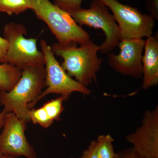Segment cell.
Returning a JSON list of instances; mask_svg holds the SVG:
<instances>
[{
  "label": "cell",
  "instance_id": "6da1fadb",
  "mask_svg": "<svg viewBox=\"0 0 158 158\" xmlns=\"http://www.w3.org/2000/svg\"><path fill=\"white\" fill-rule=\"evenodd\" d=\"M51 48L54 54L63 59L61 66L71 77L86 88L97 81V74L103 61L98 54L100 45L90 40L79 46L75 42L56 43Z\"/></svg>",
  "mask_w": 158,
  "mask_h": 158
},
{
  "label": "cell",
  "instance_id": "7a4b0ae2",
  "mask_svg": "<svg viewBox=\"0 0 158 158\" xmlns=\"http://www.w3.org/2000/svg\"><path fill=\"white\" fill-rule=\"evenodd\" d=\"M45 66H29L22 69L18 81L9 91H0V105L27 123L30 122L28 105L42 93L46 86Z\"/></svg>",
  "mask_w": 158,
  "mask_h": 158
},
{
  "label": "cell",
  "instance_id": "3957f363",
  "mask_svg": "<svg viewBox=\"0 0 158 158\" xmlns=\"http://www.w3.org/2000/svg\"><path fill=\"white\" fill-rule=\"evenodd\" d=\"M31 1L32 10L37 18L47 25L59 43L75 42L81 45L90 40L89 34L75 21L67 11L49 0Z\"/></svg>",
  "mask_w": 158,
  "mask_h": 158
},
{
  "label": "cell",
  "instance_id": "277c9868",
  "mask_svg": "<svg viewBox=\"0 0 158 158\" xmlns=\"http://www.w3.org/2000/svg\"><path fill=\"white\" fill-rule=\"evenodd\" d=\"M27 28L22 24L11 22L5 26L3 36L8 42L4 63L20 69L29 66H44L45 59L38 51L37 38H27Z\"/></svg>",
  "mask_w": 158,
  "mask_h": 158
},
{
  "label": "cell",
  "instance_id": "5b68a950",
  "mask_svg": "<svg viewBox=\"0 0 158 158\" xmlns=\"http://www.w3.org/2000/svg\"><path fill=\"white\" fill-rule=\"evenodd\" d=\"M40 44L41 52L45 59V84L47 88L33 102L28 105L29 109L34 108L37 102L50 94H60L65 101L67 100L73 92L90 95L91 93L90 89L84 87L65 72L56 59L51 47L47 42L42 39Z\"/></svg>",
  "mask_w": 158,
  "mask_h": 158
},
{
  "label": "cell",
  "instance_id": "8992f818",
  "mask_svg": "<svg viewBox=\"0 0 158 158\" xmlns=\"http://www.w3.org/2000/svg\"><path fill=\"white\" fill-rule=\"evenodd\" d=\"M69 13L79 25L101 29L104 33L106 39L100 45V52L109 53L118 46L121 39L119 27L113 15L99 0H94L90 9L81 8Z\"/></svg>",
  "mask_w": 158,
  "mask_h": 158
},
{
  "label": "cell",
  "instance_id": "52a82bcc",
  "mask_svg": "<svg viewBox=\"0 0 158 158\" xmlns=\"http://www.w3.org/2000/svg\"><path fill=\"white\" fill-rule=\"evenodd\" d=\"M111 9L120 30L122 39H134L152 36L154 19L142 14L136 8L123 5L117 0H99Z\"/></svg>",
  "mask_w": 158,
  "mask_h": 158
},
{
  "label": "cell",
  "instance_id": "ba28073f",
  "mask_svg": "<svg viewBox=\"0 0 158 158\" xmlns=\"http://www.w3.org/2000/svg\"><path fill=\"white\" fill-rule=\"evenodd\" d=\"M27 122L9 113L0 133V153L12 156L37 158L25 135Z\"/></svg>",
  "mask_w": 158,
  "mask_h": 158
},
{
  "label": "cell",
  "instance_id": "9c48e42d",
  "mask_svg": "<svg viewBox=\"0 0 158 158\" xmlns=\"http://www.w3.org/2000/svg\"><path fill=\"white\" fill-rule=\"evenodd\" d=\"M145 40L141 38L122 39L118 44V55L108 54V64L123 75L140 79L143 76L142 59Z\"/></svg>",
  "mask_w": 158,
  "mask_h": 158
},
{
  "label": "cell",
  "instance_id": "30bf717a",
  "mask_svg": "<svg viewBox=\"0 0 158 158\" xmlns=\"http://www.w3.org/2000/svg\"><path fill=\"white\" fill-rule=\"evenodd\" d=\"M141 158H158V106L146 110L141 125L126 137Z\"/></svg>",
  "mask_w": 158,
  "mask_h": 158
},
{
  "label": "cell",
  "instance_id": "8fae6325",
  "mask_svg": "<svg viewBox=\"0 0 158 158\" xmlns=\"http://www.w3.org/2000/svg\"><path fill=\"white\" fill-rule=\"evenodd\" d=\"M144 51L142 88L146 90L158 84V40L156 36L152 35L147 37Z\"/></svg>",
  "mask_w": 158,
  "mask_h": 158
},
{
  "label": "cell",
  "instance_id": "7c38bea8",
  "mask_svg": "<svg viewBox=\"0 0 158 158\" xmlns=\"http://www.w3.org/2000/svg\"><path fill=\"white\" fill-rule=\"evenodd\" d=\"M22 70L8 63H0V91H9L18 81Z\"/></svg>",
  "mask_w": 158,
  "mask_h": 158
},
{
  "label": "cell",
  "instance_id": "4fadbf2b",
  "mask_svg": "<svg viewBox=\"0 0 158 158\" xmlns=\"http://www.w3.org/2000/svg\"><path fill=\"white\" fill-rule=\"evenodd\" d=\"M31 0H1L0 12L9 15H18L28 9H32Z\"/></svg>",
  "mask_w": 158,
  "mask_h": 158
},
{
  "label": "cell",
  "instance_id": "5bb4252c",
  "mask_svg": "<svg viewBox=\"0 0 158 158\" xmlns=\"http://www.w3.org/2000/svg\"><path fill=\"white\" fill-rule=\"evenodd\" d=\"M97 151L99 158H116L113 147L114 140L109 135L99 136L96 140Z\"/></svg>",
  "mask_w": 158,
  "mask_h": 158
},
{
  "label": "cell",
  "instance_id": "9a60e30c",
  "mask_svg": "<svg viewBox=\"0 0 158 158\" xmlns=\"http://www.w3.org/2000/svg\"><path fill=\"white\" fill-rule=\"evenodd\" d=\"M65 101L64 98L60 96L47 102L42 106L49 117L53 121L58 120L60 118V116L64 110L63 103Z\"/></svg>",
  "mask_w": 158,
  "mask_h": 158
},
{
  "label": "cell",
  "instance_id": "2e32d148",
  "mask_svg": "<svg viewBox=\"0 0 158 158\" xmlns=\"http://www.w3.org/2000/svg\"><path fill=\"white\" fill-rule=\"evenodd\" d=\"M29 116L30 121H32L34 124L39 125L44 128L50 127L54 122L49 117L43 106L38 109H31Z\"/></svg>",
  "mask_w": 158,
  "mask_h": 158
},
{
  "label": "cell",
  "instance_id": "e0dca14e",
  "mask_svg": "<svg viewBox=\"0 0 158 158\" xmlns=\"http://www.w3.org/2000/svg\"><path fill=\"white\" fill-rule=\"evenodd\" d=\"M83 0H55L54 5L69 12L81 9Z\"/></svg>",
  "mask_w": 158,
  "mask_h": 158
},
{
  "label": "cell",
  "instance_id": "ac0fdd59",
  "mask_svg": "<svg viewBox=\"0 0 158 158\" xmlns=\"http://www.w3.org/2000/svg\"><path fill=\"white\" fill-rule=\"evenodd\" d=\"M96 140L90 141L87 149L85 150L79 158H99L97 151Z\"/></svg>",
  "mask_w": 158,
  "mask_h": 158
},
{
  "label": "cell",
  "instance_id": "d6986e66",
  "mask_svg": "<svg viewBox=\"0 0 158 158\" xmlns=\"http://www.w3.org/2000/svg\"><path fill=\"white\" fill-rule=\"evenodd\" d=\"M116 158H141L132 148L120 151L116 153Z\"/></svg>",
  "mask_w": 158,
  "mask_h": 158
},
{
  "label": "cell",
  "instance_id": "ffe728a7",
  "mask_svg": "<svg viewBox=\"0 0 158 158\" xmlns=\"http://www.w3.org/2000/svg\"><path fill=\"white\" fill-rule=\"evenodd\" d=\"M8 48V41L4 37L0 36V63L5 62Z\"/></svg>",
  "mask_w": 158,
  "mask_h": 158
},
{
  "label": "cell",
  "instance_id": "44dd1931",
  "mask_svg": "<svg viewBox=\"0 0 158 158\" xmlns=\"http://www.w3.org/2000/svg\"><path fill=\"white\" fill-rule=\"evenodd\" d=\"M158 0H149L148 2L149 11L151 13L150 15L154 19H158Z\"/></svg>",
  "mask_w": 158,
  "mask_h": 158
},
{
  "label": "cell",
  "instance_id": "7402d4cb",
  "mask_svg": "<svg viewBox=\"0 0 158 158\" xmlns=\"http://www.w3.org/2000/svg\"><path fill=\"white\" fill-rule=\"evenodd\" d=\"M8 112L6 110L3 109L2 112H0V132L2 131L3 127L5 120L7 115H8Z\"/></svg>",
  "mask_w": 158,
  "mask_h": 158
},
{
  "label": "cell",
  "instance_id": "603a6c76",
  "mask_svg": "<svg viewBox=\"0 0 158 158\" xmlns=\"http://www.w3.org/2000/svg\"><path fill=\"white\" fill-rule=\"evenodd\" d=\"M0 158H18L16 157L12 156H7L6 155L2 154L0 153Z\"/></svg>",
  "mask_w": 158,
  "mask_h": 158
},
{
  "label": "cell",
  "instance_id": "cb8c5ba5",
  "mask_svg": "<svg viewBox=\"0 0 158 158\" xmlns=\"http://www.w3.org/2000/svg\"></svg>",
  "mask_w": 158,
  "mask_h": 158
},
{
  "label": "cell",
  "instance_id": "d4e9b609",
  "mask_svg": "<svg viewBox=\"0 0 158 158\" xmlns=\"http://www.w3.org/2000/svg\"><path fill=\"white\" fill-rule=\"evenodd\" d=\"M0 1H1V0H0Z\"/></svg>",
  "mask_w": 158,
  "mask_h": 158
}]
</instances>
